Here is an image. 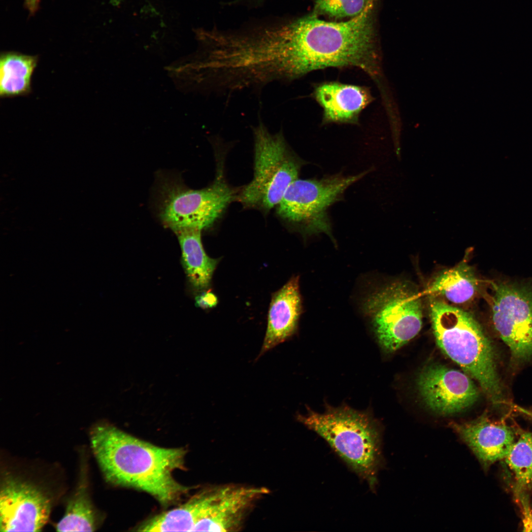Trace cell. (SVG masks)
Listing matches in <instances>:
<instances>
[{
	"label": "cell",
	"mask_w": 532,
	"mask_h": 532,
	"mask_svg": "<svg viewBox=\"0 0 532 532\" xmlns=\"http://www.w3.org/2000/svg\"><path fill=\"white\" fill-rule=\"evenodd\" d=\"M374 4L345 21H327L314 13L272 26L271 43L280 76L293 78L318 69L347 66L377 75Z\"/></svg>",
	"instance_id": "obj_1"
},
{
	"label": "cell",
	"mask_w": 532,
	"mask_h": 532,
	"mask_svg": "<svg viewBox=\"0 0 532 532\" xmlns=\"http://www.w3.org/2000/svg\"><path fill=\"white\" fill-rule=\"evenodd\" d=\"M90 438L99 466L111 483L142 490L165 505L188 491L172 475L184 468V449L154 445L106 423L95 425Z\"/></svg>",
	"instance_id": "obj_2"
},
{
	"label": "cell",
	"mask_w": 532,
	"mask_h": 532,
	"mask_svg": "<svg viewBox=\"0 0 532 532\" xmlns=\"http://www.w3.org/2000/svg\"><path fill=\"white\" fill-rule=\"evenodd\" d=\"M430 310L438 347L499 405L502 394L494 352L479 324L470 313L438 298L433 297Z\"/></svg>",
	"instance_id": "obj_3"
},
{
	"label": "cell",
	"mask_w": 532,
	"mask_h": 532,
	"mask_svg": "<svg viewBox=\"0 0 532 532\" xmlns=\"http://www.w3.org/2000/svg\"><path fill=\"white\" fill-rule=\"evenodd\" d=\"M298 419L322 437L374 491L383 457L380 430L373 418L344 406L330 408L323 413L309 410Z\"/></svg>",
	"instance_id": "obj_4"
},
{
	"label": "cell",
	"mask_w": 532,
	"mask_h": 532,
	"mask_svg": "<svg viewBox=\"0 0 532 532\" xmlns=\"http://www.w3.org/2000/svg\"><path fill=\"white\" fill-rule=\"evenodd\" d=\"M254 138V176L239 198L244 205L268 211L278 204L289 185L298 179L301 162L282 134H272L259 126Z\"/></svg>",
	"instance_id": "obj_5"
},
{
	"label": "cell",
	"mask_w": 532,
	"mask_h": 532,
	"mask_svg": "<svg viewBox=\"0 0 532 532\" xmlns=\"http://www.w3.org/2000/svg\"><path fill=\"white\" fill-rule=\"evenodd\" d=\"M363 307L380 344L387 351L399 349L422 328V300L417 289L406 281L383 286L366 299Z\"/></svg>",
	"instance_id": "obj_6"
},
{
	"label": "cell",
	"mask_w": 532,
	"mask_h": 532,
	"mask_svg": "<svg viewBox=\"0 0 532 532\" xmlns=\"http://www.w3.org/2000/svg\"><path fill=\"white\" fill-rule=\"evenodd\" d=\"M158 197V216L174 232L185 228L202 230L210 226L234 197L221 175L210 186L200 190L187 188L176 179H165Z\"/></svg>",
	"instance_id": "obj_7"
},
{
	"label": "cell",
	"mask_w": 532,
	"mask_h": 532,
	"mask_svg": "<svg viewBox=\"0 0 532 532\" xmlns=\"http://www.w3.org/2000/svg\"><path fill=\"white\" fill-rule=\"evenodd\" d=\"M367 173L347 176L336 174L320 179H297L289 185L277 205V213L306 234L324 233L331 236L328 209L347 188Z\"/></svg>",
	"instance_id": "obj_8"
},
{
	"label": "cell",
	"mask_w": 532,
	"mask_h": 532,
	"mask_svg": "<svg viewBox=\"0 0 532 532\" xmlns=\"http://www.w3.org/2000/svg\"><path fill=\"white\" fill-rule=\"evenodd\" d=\"M492 288L491 319L495 330L513 358L532 359V287L500 282L492 283Z\"/></svg>",
	"instance_id": "obj_9"
},
{
	"label": "cell",
	"mask_w": 532,
	"mask_h": 532,
	"mask_svg": "<svg viewBox=\"0 0 532 532\" xmlns=\"http://www.w3.org/2000/svg\"><path fill=\"white\" fill-rule=\"evenodd\" d=\"M267 493L264 487L234 484L201 491L193 497L197 510L193 532L238 531L256 501Z\"/></svg>",
	"instance_id": "obj_10"
},
{
	"label": "cell",
	"mask_w": 532,
	"mask_h": 532,
	"mask_svg": "<svg viewBox=\"0 0 532 532\" xmlns=\"http://www.w3.org/2000/svg\"><path fill=\"white\" fill-rule=\"evenodd\" d=\"M49 497L34 485L6 476L0 491V531L38 532L51 512Z\"/></svg>",
	"instance_id": "obj_11"
},
{
	"label": "cell",
	"mask_w": 532,
	"mask_h": 532,
	"mask_svg": "<svg viewBox=\"0 0 532 532\" xmlns=\"http://www.w3.org/2000/svg\"><path fill=\"white\" fill-rule=\"evenodd\" d=\"M420 395L433 412L449 415L471 406L478 391L468 375L440 365L425 368L417 379Z\"/></svg>",
	"instance_id": "obj_12"
},
{
	"label": "cell",
	"mask_w": 532,
	"mask_h": 532,
	"mask_svg": "<svg viewBox=\"0 0 532 532\" xmlns=\"http://www.w3.org/2000/svg\"><path fill=\"white\" fill-rule=\"evenodd\" d=\"M450 426L485 468L504 460L516 439L511 427L485 416L469 422L452 423Z\"/></svg>",
	"instance_id": "obj_13"
},
{
	"label": "cell",
	"mask_w": 532,
	"mask_h": 532,
	"mask_svg": "<svg viewBox=\"0 0 532 532\" xmlns=\"http://www.w3.org/2000/svg\"><path fill=\"white\" fill-rule=\"evenodd\" d=\"M301 312L299 277L294 276L272 297L267 329L259 357L295 332Z\"/></svg>",
	"instance_id": "obj_14"
},
{
	"label": "cell",
	"mask_w": 532,
	"mask_h": 532,
	"mask_svg": "<svg viewBox=\"0 0 532 532\" xmlns=\"http://www.w3.org/2000/svg\"><path fill=\"white\" fill-rule=\"evenodd\" d=\"M314 96L323 109L326 123H356L361 111L373 100L366 87L338 82L319 85Z\"/></svg>",
	"instance_id": "obj_15"
},
{
	"label": "cell",
	"mask_w": 532,
	"mask_h": 532,
	"mask_svg": "<svg viewBox=\"0 0 532 532\" xmlns=\"http://www.w3.org/2000/svg\"><path fill=\"white\" fill-rule=\"evenodd\" d=\"M201 230L185 228L174 231L182 251V263L188 280L198 291L207 288L218 263L208 257L201 240Z\"/></svg>",
	"instance_id": "obj_16"
},
{
	"label": "cell",
	"mask_w": 532,
	"mask_h": 532,
	"mask_svg": "<svg viewBox=\"0 0 532 532\" xmlns=\"http://www.w3.org/2000/svg\"><path fill=\"white\" fill-rule=\"evenodd\" d=\"M478 288V279L472 267L463 261L439 273L430 284L428 292L434 298L464 304L474 299Z\"/></svg>",
	"instance_id": "obj_17"
},
{
	"label": "cell",
	"mask_w": 532,
	"mask_h": 532,
	"mask_svg": "<svg viewBox=\"0 0 532 532\" xmlns=\"http://www.w3.org/2000/svg\"><path fill=\"white\" fill-rule=\"evenodd\" d=\"M38 56L14 51L2 52L0 56L1 98L27 96L32 93V78Z\"/></svg>",
	"instance_id": "obj_18"
},
{
	"label": "cell",
	"mask_w": 532,
	"mask_h": 532,
	"mask_svg": "<svg viewBox=\"0 0 532 532\" xmlns=\"http://www.w3.org/2000/svg\"><path fill=\"white\" fill-rule=\"evenodd\" d=\"M512 473L518 496L532 492V432L520 433L504 459Z\"/></svg>",
	"instance_id": "obj_19"
},
{
	"label": "cell",
	"mask_w": 532,
	"mask_h": 532,
	"mask_svg": "<svg viewBox=\"0 0 532 532\" xmlns=\"http://www.w3.org/2000/svg\"><path fill=\"white\" fill-rule=\"evenodd\" d=\"M96 528L95 512L87 493L81 488L68 501L56 530L59 532H92Z\"/></svg>",
	"instance_id": "obj_20"
},
{
	"label": "cell",
	"mask_w": 532,
	"mask_h": 532,
	"mask_svg": "<svg viewBox=\"0 0 532 532\" xmlns=\"http://www.w3.org/2000/svg\"><path fill=\"white\" fill-rule=\"evenodd\" d=\"M375 0H315L316 8L321 13L342 18L354 17Z\"/></svg>",
	"instance_id": "obj_21"
},
{
	"label": "cell",
	"mask_w": 532,
	"mask_h": 532,
	"mask_svg": "<svg viewBox=\"0 0 532 532\" xmlns=\"http://www.w3.org/2000/svg\"><path fill=\"white\" fill-rule=\"evenodd\" d=\"M217 303V297L210 291L205 292L196 298L197 306L203 309L212 308Z\"/></svg>",
	"instance_id": "obj_22"
},
{
	"label": "cell",
	"mask_w": 532,
	"mask_h": 532,
	"mask_svg": "<svg viewBox=\"0 0 532 532\" xmlns=\"http://www.w3.org/2000/svg\"><path fill=\"white\" fill-rule=\"evenodd\" d=\"M40 1V0H24V6L32 15L38 9Z\"/></svg>",
	"instance_id": "obj_23"
}]
</instances>
